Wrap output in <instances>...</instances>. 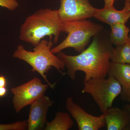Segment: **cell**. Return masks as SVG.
Listing matches in <instances>:
<instances>
[{
	"instance_id": "cell-2",
	"label": "cell",
	"mask_w": 130,
	"mask_h": 130,
	"mask_svg": "<svg viewBox=\"0 0 130 130\" xmlns=\"http://www.w3.org/2000/svg\"><path fill=\"white\" fill-rule=\"evenodd\" d=\"M63 32V22L58 16L57 10L42 8L28 16L21 25L19 39L23 41L38 45L45 37L54 38L57 43Z\"/></svg>"
},
{
	"instance_id": "cell-17",
	"label": "cell",
	"mask_w": 130,
	"mask_h": 130,
	"mask_svg": "<svg viewBox=\"0 0 130 130\" xmlns=\"http://www.w3.org/2000/svg\"><path fill=\"white\" fill-rule=\"evenodd\" d=\"M16 0H0V6L6 8L11 11H14L19 6Z\"/></svg>"
},
{
	"instance_id": "cell-10",
	"label": "cell",
	"mask_w": 130,
	"mask_h": 130,
	"mask_svg": "<svg viewBox=\"0 0 130 130\" xmlns=\"http://www.w3.org/2000/svg\"><path fill=\"white\" fill-rule=\"evenodd\" d=\"M93 17L107 24H126L130 18V0H125L123 9L118 10L113 6L96 8Z\"/></svg>"
},
{
	"instance_id": "cell-7",
	"label": "cell",
	"mask_w": 130,
	"mask_h": 130,
	"mask_svg": "<svg viewBox=\"0 0 130 130\" xmlns=\"http://www.w3.org/2000/svg\"><path fill=\"white\" fill-rule=\"evenodd\" d=\"M57 10L62 22L87 19L93 17L95 8L89 0H59Z\"/></svg>"
},
{
	"instance_id": "cell-4",
	"label": "cell",
	"mask_w": 130,
	"mask_h": 130,
	"mask_svg": "<svg viewBox=\"0 0 130 130\" xmlns=\"http://www.w3.org/2000/svg\"><path fill=\"white\" fill-rule=\"evenodd\" d=\"M103 29L102 26L86 19L63 22V32L67 33V37L52 47L51 51L55 54L65 49L72 48L80 53L85 50L91 38Z\"/></svg>"
},
{
	"instance_id": "cell-20",
	"label": "cell",
	"mask_w": 130,
	"mask_h": 130,
	"mask_svg": "<svg viewBox=\"0 0 130 130\" xmlns=\"http://www.w3.org/2000/svg\"><path fill=\"white\" fill-rule=\"evenodd\" d=\"M115 0H104L105 6L109 7L113 6Z\"/></svg>"
},
{
	"instance_id": "cell-9",
	"label": "cell",
	"mask_w": 130,
	"mask_h": 130,
	"mask_svg": "<svg viewBox=\"0 0 130 130\" xmlns=\"http://www.w3.org/2000/svg\"><path fill=\"white\" fill-rule=\"evenodd\" d=\"M54 102L47 96L39 98L31 104L28 122V130H40L44 129L48 121L47 115Z\"/></svg>"
},
{
	"instance_id": "cell-16",
	"label": "cell",
	"mask_w": 130,
	"mask_h": 130,
	"mask_svg": "<svg viewBox=\"0 0 130 130\" xmlns=\"http://www.w3.org/2000/svg\"><path fill=\"white\" fill-rule=\"evenodd\" d=\"M28 130L27 120L17 121L8 124H0V130Z\"/></svg>"
},
{
	"instance_id": "cell-18",
	"label": "cell",
	"mask_w": 130,
	"mask_h": 130,
	"mask_svg": "<svg viewBox=\"0 0 130 130\" xmlns=\"http://www.w3.org/2000/svg\"><path fill=\"white\" fill-rule=\"evenodd\" d=\"M6 80L3 76H0V87H6Z\"/></svg>"
},
{
	"instance_id": "cell-1",
	"label": "cell",
	"mask_w": 130,
	"mask_h": 130,
	"mask_svg": "<svg viewBox=\"0 0 130 130\" xmlns=\"http://www.w3.org/2000/svg\"><path fill=\"white\" fill-rule=\"evenodd\" d=\"M111 43L95 37L90 45L79 55H68L63 52L57 54L67 69L70 78L76 79L78 71L85 73L84 81L91 78L106 77L108 74L110 56L112 49Z\"/></svg>"
},
{
	"instance_id": "cell-6",
	"label": "cell",
	"mask_w": 130,
	"mask_h": 130,
	"mask_svg": "<svg viewBox=\"0 0 130 130\" xmlns=\"http://www.w3.org/2000/svg\"><path fill=\"white\" fill-rule=\"evenodd\" d=\"M49 86L48 84H43L41 79L35 77L25 83L12 88L13 103L16 112L19 113L25 107L44 95Z\"/></svg>"
},
{
	"instance_id": "cell-22",
	"label": "cell",
	"mask_w": 130,
	"mask_h": 130,
	"mask_svg": "<svg viewBox=\"0 0 130 130\" xmlns=\"http://www.w3.org/2000/svg\"><path fill=\"white\" fill-rule=\"evenodd\" d=\"M128 101H129V102L130 103V98H129V100H128Z\"/></svg>"
},
{
	"instance_id": "cell-14",
	"label": "cell",
	"mask_w": 130,
	"mask_h": 130,
	"mask_svg": "<svg viewBox=\"0 0 130 130\" xmlns=\"http://www.w3.org/2000/svg\"><path fill=\"white\" fill-rule=\"evenodd\" d=\"M109 26L111 29L109 36L111 43L116 46L126 42L129 37L130 29L125 24H113Z\"/></svg>"
},
{
	"instance_id": "cell-21",
	"label": "cell",
	"mask_w": 130,
	"mask_h": 130,
	"mask_svg": "<svg viewBox=\"0 0 130 130\" xmlns=\"http://www.w3.org/2000/svg\"><path fill=\"white\" fill-rule=\"evenodd\" d=\"M124 108H126V109H128L130 111V104L125 105L124 107Z\"/></svg>"
},
{
	"instance_id": "cell-19",
	"label": "cell",
	"mask_w": 130,
	"mask_h": 130,
	"mask_svg": "<svg viewBox=\"0 0 130 130\" xmlns=\"http://www.w3.org/2000/svg\"><path fill=\"white\" fill-rule=\"evenodd\" d=\"M7 89L6 87H0V97H2L6 95Z\"/></svg>"
},
{
	"instance_id": "cell-5",
	"label": "cell",
	"mask_w": 130,
	"mask_h": 130,
	"mask_svg": "<svg viewBox=\"0 0 130 130\" xmlns=\"http://www.w3.org/2000/svg\"><path fill=\"white\" fill-rule=\"evenodd\" d=\"M122 91L121 85L112 77L91 78L84 81L83 93H88L103 113L112 107L114 101Z\"/></svg>"
},
{
	"instance_id": "cell-3",
	"label": "cell",
	"mask_w": 130,
	"mask_h": 130,
	"mask_svg": "<svg viewBox=\"0 0 130 130\" xmlns=\"http://www.w3.org/2000/svg\"><path fill=\"white\" fill-rule=\"evenodd\" d=\"M54 45L51 40H42L35 46L33 51L26 50L24 46L19 45L13 55V57L25 61L32 68V71L37 72L44 78L51 89L55 84H51L47 78L46 74L52 67L56 68L60 73H63L65 66L63 61L52 53L51 49Z\"/></svg>"
},
{
	"instance_id": "cell-13",
	"label": "cell",
	"mask_w": 130,
	"mask_h": 130,
	"mask_svg": "<svg viewBox=\"0 0 130 130\" xmlns=\"http://www.w3.org/2000/svg\"><path fill=\"white\" fill-rule=\"evenodd\" d=\"M74 122L69 114L65 112H57L53 121L48 122L45 130H68L71 129Z\"/></svg>"
},
{
	"instance_id": "cell-11",
	"label": "cell",
	"mask_w": 130,
	"mask_h": 130,
	"mask_svg": "<svg viewBox=\"0 0 130 130\" xmlns=\"http://www.w3.org/2000/svg\"><path fill=\"white\" fill-rule=\"evenodd\" d=\"M108 75L119 83L122 88L121 99L128 101L130 98V64L110 61Z\"/></svg>"
},
{
	"instance_id": "cell-8",
	"label": "cell",
	"mask_w": 130,
	"mask_h": 130,
	"mask_svg": "<svg viewBox=\"0 0 130 130\" xmlns=\"http://www.w3.org/2000/svg\"><path fill=\"white\" fill-rule=\"evenodd\" d=\"M66 107L76 122L79 130H98L106 126L103 113L100 116H96L88 113L74 102L71 96L67 98Z\"/></svg>"
},
{
	"instance_id": "cell-12",
	"label": "cell",
	"mask_w": 130,
	"mask_h": 130,
	"mask_svg": "<svg viewBox=\"0 0 130 130\" xmlns=\"http://www.w3.org/2000/svg\"><path fill=\"white\" fill-rule=\"evenodd\" d=\"M103 113L108 130H130V111L128 109L111 107Z\"/></svg>"
},
{
	"instance_id": "cell-15",
	"label": "cell",
	"mask_w": 130,
	"mask_h": 130,
	"mask_svg": "<svg viewBox=\"0 0 130 130\" xmlns=\"http://www.w3.org/2000/svg\"><path fill=\"white\" fill-rule=\"evenodd\" d=\"M110 60L113 63L130 64V35L126 42L113 48Z\"/></svg>"
}]
</instances>
